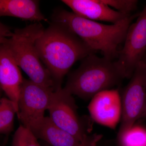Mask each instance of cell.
Masks as SVG:
<instances>
[{"label": "cell", "instance_id": "6da1fadb", "mask_svg": "<svg viewBox=\"0 0 146 146\" xmlns=\"http://www.w3.org/2000/svg\"><path fill=\"white\" fill-rule=\"evenodd\" d=\"M36 46L41 61L60 85L76 61L96 53L69 29L53 22L36 40Z\"/></svg>", "mask_w": 146, "mask_h": 146}, {"label": "cell", "instance_id": "7a4b0ae2", "mask_svg": "<svg viewBox=\"0 0 146 146\" xmlns=\"http://www.w3.org/2000/svg\"><path fill=\"white\" fill-rule=\"evenodd\" d=\"M139 13L131 15L117 24L100 23L82 18L73 12L57 9L53 14V23L62 25L80 38L95 52L113 60L117 58L118 47L125 40L129 28Z\"/></svg>", "mask_w": 146, "mask_h": 146}, {"label": "cell", "instance_id": "3957f363", "mask_svg": "<svg viewBox=\"0 0 146 146\" xmlns=\"http://www.w3.org/2000/svg\"><path fill=\"white\" fill-rule=\"evenodd\" d=\"M45 29L40 23H35L22 29L11 31L1 25L0 44L9 51L16 63L37 84L48 88H61L53 78L49 71L42 64L37 52L36 43Z\"/></svg>", "mask_w": 146, "mask_h": 146}, {"label": "cell", "instance_id": "277c9868", "mask_svg": "<svg viewBox=\"0 0 146 146\" xmlns=\"http://www.w3.org/2000/svg\"><path fill=\"white\" fill-rule=\"evenodd\" d=\"M125 74L116 60L91 54L82 60L78 68L69 74L64 89L84 100L119 85Z\"/></svg>", "mask_w": 146, "mask_h": 146}, {"label": "cell", "instance_id": "5b68a950", "mask_svg": "<svg viewBox=\"0 0 146 146\" xmlns=\"http://www.w3.org/2000/svg\"><path fill=\"white\" fill-rule=\"evenodd\" d=\"M48 110L50 117L57 126L87 146H96L102 138L91 134L92 125L89 117H80L72 95L60 88L54 92Z\"/></svg>", "mask_w": 146, "mask_h": 146}, {"label": "cell", "instance_id": "8992f818", "mask_svg": "<svg viewBox=\"0 0 146 146\" xmlns=\"http://www.w3.org/2000/svg\"><path fill=\"white\" fill-rule=\"evenodd\" d=\"M122 115L117 137L141 119L146 106V65L140 62L121 95Z\"/></svg>", "mask_w": 146, "mask_h": 146}, {"label": "cell", "instance_id": "52a82bcc", "mask_svg": "<svg viewBox=\"0 0 146 146\" xmlns=\"http://www.w3.org/2000/svg\"><path fill=\"white\" fill-rule=\"evenodd\" d=\"M146 54V5L135 23L128 29L123 48L119 51L117 61L126 78L132 76Z\"/></svg>", "mask_w": 146, "mask_h": 146}, {"label": "cell", "instance_id": "ba28073f", "mask_svg": "<svg viewBox=\"0 0 146 146\" xmlns=\"http://www.w3.org/2000/svg\"><path fill=\"white\" fill-rule=\"evenodd\" d=\"M56 90L24 79L18 101V119L22 125L27 128L44 117L45 111L48 109Z\"/></svg>", "mask_w": 146, "mask_h": 146}, {"label": "cell", "instance_id": "9c48e42d", "mask_svg": "<svg viewBox=\"0 0 146 146\" xmlns=\"http://www.w3.org/2000/svg\"><path fill=\"white\" fill-rule=\"evenodd\" d=\"M88 108L95 121L115 129L121 118V100L119 90L110 89L100 92L91 99Z\"/></svg>", "mask_w": 146, "mask_h": 146}, {"label": "cell", "instance_id": "30bf717a", "mask_svg": "<svg viewBox=\"0 0 146 146\" xmlns=\"http://www.w3.org/2000/svg\"><path fill=\"white\" fill-rule=\"evenodd\" d=\"M18 65L8 49L0 44V84L9 99L13 102L19 117L18 101L23 82Z\"/></svg>", "mask_w": 146, "mask_h": 146}, {"label": "cell", "instance_id": "8fae6325", "mask_svg": "<svg viewBox=\"0 0 146 146\" xmlns=\"http://www.w3.org/2000/svg\"><path fill=\"white\" fill-rule=\"evenodd\" d=\"M78 16L95 21L117 24L131 15L121 13L105 4L102 0H63Z\"/></svg>", "mask_w": 146, "mask_h": 146}, {"label": "cell", "instance_id": "7c38bea8", "mask_svg": "<svg viewBox=\"0 0 146 146\" xmlns=\"http://www.w3.org/2000/svg\"><path fill=\"white\" fill-rule=\"evenodd\" d=\"M27 128L37 139H42L50 146H87L57 126L50 117H44L32 123Z\"/></svg>", "mask_w": 146, "mask_h": 146}, {"label": "cell", "instance_id": "4fadbf2b", "mask_svg": "<svg viewBox=\"0 0 146 146\" xmlns=\"http://www.w3.org/2000/svg\"><path fill=\"white\" fill-rule=\"evenodd\" d=\"M39 1L35 0H0V16H11L39 23L48 20L41 13Z\"/></svg>", "mask_w": 146, "mask_h": 146}, {"label": "cell", "instance_id": "5bb4252c", "mask_svg": "<svg viewBox=\"0 0 146 146\" xmlns=\"http://www.w3.org/2000/svg\"><path fill=\"white\" fill-rule=\"evenodd\" d=\"M18 112L13 102L3 98L0 100V133L8 135L13 131L15 114Z\"/></svg>", "mask_w": 146, "mask_h": 146}, {"label": "cell", "instance_id": "9a60e30c", "mask_svg": "<svg viewBox=\"0 0 146 146\" xmlns=\"http://www.w3.org/2000/svg\"><path fill=\"white\" fill-rule=\"evenodd\" d=\"M117 141L119 146H146V129L135 124L117 137Z\"/></svg>", "mask_w": 146, "mask_h": 146}, {"label": "cell", "instance_id": "2e32d148", "mask_svg": "<svg viewBox=\"0 0 146 146\" xmlns=\"http://www.w3.org/2000/svg\"><path fill=\"white\" fill-rule=\"evenodd\" d=\"M12 146H41L37 138L29 129L20 126L13 136Z\"/></svg>", "mask_w": 146, "mask_h": 146}, {"label": "cell", "instance_id": "e0dca14e", "mask_svg": "<svg viewBox=\"0 0 146 146\" xmlns=\"http://www.w3.org/2000/svg\"><path fill=\"white\" fill-rule=\"evenodd\" d=\"M105 4L114 8L121 13L130 15L132 11L136 10L138 1L136 0H102Z\"/></svg>", "mask_w": 146, "mask_h": 146}, {"label": "cell", "instance_id": "ac0fdd59", "mask_svg": "<svg viewBox=\"0 0 146 146\" xmlns=\"http://www.w3.org/2000/svg\"><path fill=\"white\" fill-rule=\"evenodd\" d=\"M142 119H144L146 120V106L145 110V112H144L143 115V117H142Z\"/></svg>", "mask_w": 146, "mask_h": 146}, {"label": "cell", "instance_id": "d6986e66", "mask_svg": "<svg viewBox=\"0 0 146 146\" xmlns=\"http://www.w3.org/2000/svg\"><path fill=\"white\" fill-rule=\"evenodd\" d=\"M141 62H143L144 64H145L146 65V54L145 56V57H144V58H143V60L141 61Z\"/></svg>", "mask_w": 146, "mask_h": 146}]
</instances>
